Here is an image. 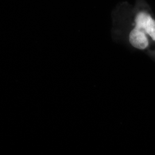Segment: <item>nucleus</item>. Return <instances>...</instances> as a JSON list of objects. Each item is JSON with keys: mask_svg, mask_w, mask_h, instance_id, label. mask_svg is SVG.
Returning a JSON list of instances; mask_svg holds the SVG:
<instances>
[{"mask_svg": "<svg viewBox=\"0 0 155 155\" xmlns=\"http://www.w3.org/2000/svg\"><path fill=\"white\" fill-rule=\"evenodd\" d=\"M136 28L141 30L155 42V19L148 12H139L134 19Z\"/></svg>", "mask_w": 155, "mask_h": 155, "instance_id": "f257e3e1", "label": "nucleus"}, {"mask_svg": "<svg viewBox=\"0 0 155 155\" xmlns=\"http://www.w3.org/2000/svg\"><path fill=\"white\" fill-rule=\"evenodd\" d=\"M150 38L138 28H134L130 31L129 40L134 48L140 50H145L150 46Z\"/></svg>", "mask_w": 155, "mask_h": 155, "instance_id": "f03ea898", "label": "nucleus"}]
</instances>
